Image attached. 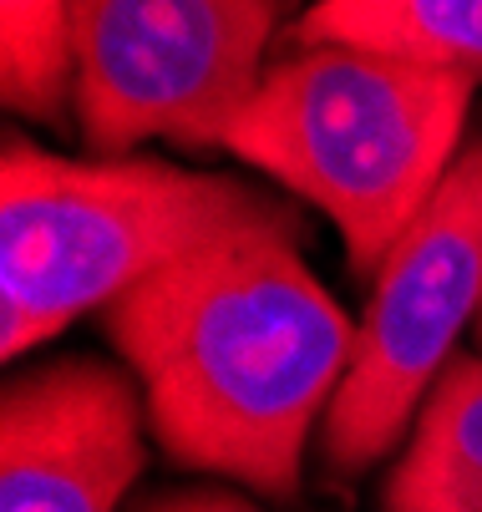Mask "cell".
Wrapping results in <instances>:
<instances>
[{
	"instance_id": "cell-1",
	"label": "cell",
	"mask_w": 482,
	"mask_h": 512,
	"mask_svg": "<svg viewBox=\"0 0 482 512\" xmlns=\"http://www.w3.org/2000/svg\"><path fill=\"white\" fill-rule=\"evenodd\" d=\"M305 224L249 229L168 264L102 310L153 442L193 472L295 502L305 447L356 330L300 259Z\"/></svg>"
},
{
	"instance_id": "cell-2",
	"label": "cell",
	"mask_w": 482,
	"mask_h": 512,
	"mask_svg": "<svg viewBox=\"0 0 482 512\" xmlns=\"http://www.w3.org/2000/svg\"><path fill=\"white\" fill-rule=\"evenodd\" d=\"M285 224H300L295 203L244 178L132 153L61 158L11 132L0 153V350L21 360L168 264Z\"/></svg>"
},
{
	"instance_id": "cell-3",
	"label": "cell",
	"mask_w": 482,
	"mask_h": 512,
	"mask_svg": "<svg viewBox=\"0 0 482 512\" xmlns=\"http://www.w3.org/2000/svg\"><path fill=\"white\" fill-rule=\"evenodd\" d=\"M472 82L366 46L295 41L229 127V153L320 208L361 279L417 224L462 153Z\"/></svg>"
},
{
	"instance_id": "cell-4",
	"label": "cell",
	"mask_w": 482,
	"mask_h": 512,
	"mask_svg": "<svg viewBox=\"0 0 482 512\" xmlns=\"http://www.w3.org/2000/svg\"><path fill=\"white\" fill-rule=\"evenodd\" d=\"M295 0H72V117L97 158L229 148Z\"/></svg>"
},
{
	"instance_id": "cell-5",
	"label": "cell",
	"mask_w": 482,
	"mask_h": 512,
	"mask_svg": "<svg viewBox=\"0 0 482 512\" xmlns=\"http://www.w3.org/2000/svg\"><path fill=\"white\" fill-rule=\"evenodd\" d=\"M482 310V137L462 142L432 203L371 279L356 350L320 421L330 482L366 477L417 421L457 335Z\"/></svg>"
},
{
	"instance_id": "cell-6",
	"label": "cell",
	"mask_w": 482,
	"mask_h": 512,
	"mask_svg": "<svg viewBox=\"0 0 482 512\" xmlns=\"http://www.w3.org/2000/svg\"><path fill=\"white\" fill-rule=\"evenodd\" d=\"M132 371L61 355L0 391V512H117L148 462Z\"/></svg>"
},
{
	"instance_id": "cell-7",
	"label": "cell",
	"mask_w": 482,
	"mask_h": 512,
	"mask_svg": "<svg viewBox=\"0 0 482 512\" xmlns=\"http://www.w3.org/2000/svg\"><path fill=\"white\" fill-rule=\"evenodd\" d=\"M295 41L366 46L482 87V0H315Z\"/></svg>"
},
{
	"instance_id": "cell-8",
	"label": "cell",
	"mask_w": 482,
	"mask_h": 512,
	"mask_svg": "<svg viewBox=\"0 0 482 512\" xmlns=\"http://www.w3.org/2000/svg\"><path fill=\"white\" fill-rule=\"evenodd\" d=\"M477 477H482V355H452L442 376L432 381L417 421H411V442L381 487V507L417 502Z\"/></svg>"
},
{
	"instance_id": "cell-9",
	"label": "cell",
	"mask_w": 482,
	"mask_h": 512,
	"mask_svg": "<svg viewBox=\"0 0 482 512\" xmlns=\"http://www.w3.org/2000/svg\"><path fill=\"white\" fill-rule=\"evenodd\" d=\"M0 92L6 107L72 127V0H0Z\"/></svg>"
},
{
	"instance_id": "cell-10",
	"label": "cell",
	"mask_w": 482,
	"mask_h": 512,
	"mask_svg": "<svg viewBox=\"0 0 482 512\" xmlns=\"http://www.w3.org/2000/svg\"><path fill=\"white\" fill-rule=\"evenodd\" d=\"M127 512H274L234 487H158L148 497H137Z\"/></svg>"
},
{
	"instance_id": "cell-11",
	"label": "cell",
	"mask_w": 482,
	"mask_h": 512,
	"mask_svg": "<svg viewBox=\"0 0 482 512\" xmlns=\"http://www.w3.org/2000/svg\"><path fill=\"white\" fill-rule=\"evenodd\" d=\"M381 512H482V477L447 487V492H432V497H417V502H391Z\"/></svg>"
},
{
	"instance_id": "cell-12",
	"label": "cell",
	"mask_w": 482,
	"mask_h": 512,
	"mask_svg": "<svg viewBox=\"0 0 482 512\" xmlns=\"http://www.w3.org/2000/svg\"><path fill=\"white\" fill-rule=\"evenodd\" d=\"M477 340H482V310H477Z\"/></svg>"
}]
</instances>
